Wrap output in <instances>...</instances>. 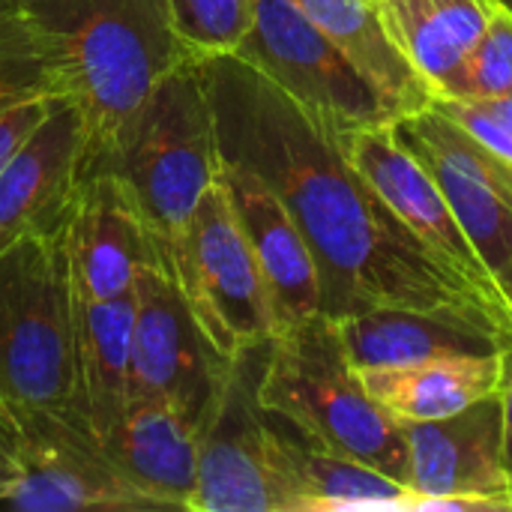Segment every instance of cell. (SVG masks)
Wrapping results in <instances>:
<instances>
[{
	"instance_id": "30",
	"label": "cell",
	"mask_w": 512,
	"mask_h": 512,
	"mask_svg": "<svg viewBox=\"0 0 512 512\" xmlns=\"http://www.w3.org/2000/svg\"><path fill=\"white\" fill-rule=\"evenodd\" d=\"M495 3H498V6H504L507 12H512V0H495Z\"/></svg>"
},
{
	"instance_id": "26",
	"label": "cell",
	"mask_w": 512,
	"mask_h": 512,
	"mask_svg": "<svg viewBox=\"0 0 512 512\" xmlns=\"http://www.w3.org/2000/svg\"><path fill=\"white\" fill-rule=\"evenodd\" d=\"M54 96L48 93H27L0 102V168L24 147V141L39 129V123L54 108Z\"/></svg>"
},
{
	"instance_id": "13",
	"label": "cell",
	"mask_w": 512,
	"mask_h": 512,
	"mask_svg": "<svg viewBox=\"0 0 512 512\" xmlns=\"http://www.w3.org/2000/svg\"><path fill=\"white\" fill-rule=\"evenodd\" d=\"M66 252L72 285L87 300L123 297L144 267H162L135 201L111 171L84 174L66 216Z\"/></svg>"
},
{
	"instance_id": "6",
	"label": "cell",
	"mask_w": 512,
	"mask_h": 512,
	"mask_svg": "<svg viewBox=\"0 0 512 512\" xmlns=\"http://www.w3.org/2000/svg\"><path fill=\"white\" fill-rule=\"evenodd\" d=\"M252 24L234 54L261 69L333 135L387 126L399 114L294 0H249Z\"/></svg>"
},
{
	"instance_id": "15",
	"label": "cell",
	"mask_w": 512,
	"mask_h": 512,
	"mask_svg": "<svg viewBox=\"0 0 512 512\" xmlns=\"http://www.w3.org/2000/svg\"><path fill=\"white\" fill-rule=\"evenodd\" d=\"M354 369L414 366L447 357H483L512 351V333L480 312L444 309H396L378 306L336 321Z\"/></svg>"
},
{
	"instance_id": "28",
	"label": "cell",
	"mask_w": 512,
	"mask_h": 512,
	"mask_svg": "<svg viewBox=\"0 0 512 512\" xmlns=\"http://www.w3.org/2000/svg\"><path fill=\"white\" fill-rule=\"evenodd\" d=\"M501 408H504V465L512 480V354L510 366H507V378L501 387Z\"/></svg>"
},
{
	"instance_id": "16",
	"label": "cell",
	"mask_w": 512,
	"mask_h": 512,
	"mask_svg": "<svg viewBox=\"0 0 512 512\" xmlns=\"http://www.w3.org/2000/svg\"><path fill=\"white\" fill-rule=\"evenodd\" d=\"M219 177L267 282L276 333L324 315L315 258L285 204L264 180L240 165H228L219 159Z\"/></svg>"
},
{
	"instance_id": "23",
	"label": "cell",
	"mask_w": 512,
	"mask_h": 512,
	"mask_svg": "<svg viewBox=\"0 0 512 512\" xmlns=\"http://www.w3.org/2000/svg\"><path fill=\"white\" fill-rule=\"evenodd\" d=\"M390 129L396 138L417 144V147L441 156L444 162H450L462 174H471L474 180L486 183L512 207V162L498 156L495 150H489L480 138H474L453 117H447L429 105V108H420L414 114L396 117L390 123Z\"/></svg>"
},
{
	"instance_id": "1",
	"label": "cell",
	"mask_w": 512,
	"mask_h": 512,
	"mask_svg": "<svg viewBox=\"0 0 512 512\" xmlns=\"http://www.w3.org/2000/svg\"><path fill=\"white\" fill-rule=\"evenodd\" d=\"M219 159L264 180L285 204L318 267L321 312L333 321L378 306H459L510 330L450 276L351 165L339 135L240 54L198 57Z\"/></svg>"
},
{
	"instance_id": "31",
	"label": "cell",
	"mask_w": 512,
	"mask_h": 512,
	"mask_svg": "<svg viewBox=\"0 0 512 512\" xmlns=\"http://www.w3.org/2000/svg\"><path fill=\"white\" fill-rule=\"evenodd\" d=\"M0 102H6V99H3V96H0Z\"/></svg>"
},
{
	"instance_id": "7",
	"label": "cell",
	"mask_w": 512,
	"mask_h": 512,
	"mask_svg": "<svg viewBox=\"0 0 512 512\" xmlns=\"http://www.w3.org/2000/svg\"><path fill=\"white\" fill-rule=\"evenodd\" d=\"M270 342H252L231 354L222 387L207 408L195 512H291L288 492L270 462L267 408L261 402Z\"/></svg>"
},
{
	"instance_id": "18",
	"label": "cell",
	"mask_w": 512,
	"mask_h": 512,
	"mask_svg": "<svg viewBox=\"0 0 512 512\" xmlns=\"http://www.w3.org/2000/svg\"><path fill=\"white\" fill-rule=\"evenodd\" d=\"M201 423L168 399H129L105 450L159 510H195Z\"/></svg>"
},
{
	"instance_id": "25",
	"label": "cell",
	"mask_w": 512,
	"mask_h": 512,
	"mask_svg": "<svg viewBox=\"0 0 512 512\" xmlns=\"http://www.w3.org/2000/svg\"><path fill=\"white\" fill-rule=\"evenodd\" d=\"M512 96V12L495 6L480 42L465 57L450 96L444 99H501Z\"/></svg>"
},
{
	"instance_id": "8",
	"label": "cell",
	"mask_w": 512,
	"mask_h": 512,
	"mask_svg": "<svg viewBox=\"0 0 512 512\" xmlns=\"http://www.w3.org/2000/svg\"><path fill=\"white\" fill-rule=\"evenodd\" d=\"M6 411L18 438L21 480L0 495L3 507L24 512L159 510L120 474L84 423L48 408L6 405Z\"/></svg>"
},
{
	"instance_id": "2",
	"label": "cell",
	"mask_w": 512,
	"mask_h": 512,
	"mask_svg": "<svg viewBox=\"0 0 512 512\" xmlns=\"http://www.w3.org/2000/svg\"><path fill=\"white\" fill-rule=\"evenodd\" d=\"M189 57L165 0H0V96L48 93L75 105L87 171Z\"/></svg>"
},
{
	"instance_id": "29",
	"label": "cell",
	"mask_w": 512,
	"mask_h": 512,
	"mask_svg": "<svg viewBox=\"0 0 512 512\" xmlns=\"http://www.w3.org/2000/svg\"><path fill=\"white\" fill-rule=\"evenodd\" d=\"M492 114H498L504 123H510L512 126V96H501V99H486L483 102Z\"/></svg>"
},
{
	"instance_id": "9",
	"label": "cell",
	"mask_w": 512,
	"mask_h": 512,
	"mask_svg": "<svg viewBox=\"0 0 512 512\" xmlns=\"http://www.w3.org/2000/svg\"><path fill=\"white\" fill-rule=\"evenodd\" d=\"M183 294L210 339L228 357L243 345L270 342L276 336L267 282L222 177L207 186L195 207Z\"/></svg>"
},
{
	"instance_id": "5",
	"label": "cell",
	"mask_w": 512,
	"mask_h": 512,
	"mask_svg": "<svg viewBox=\"0 0 512 512\" xmlns=\"http://www.w3.org/2000/svg\"><path fill=\"white\" fill-rule=\"evenodd\" d=\"M0 402L48 408L87 426L78 396L66 222L0 252Z\"/></svg>"
},
{
	"instance_id": "12",
	"label": "cell",
	"mask_w": 512,
	"mask_h": 512,
	"mask_svg": "<svg viewBox=\"0 0 512 512\" xmlns=\"http://www.w3.org/2000/svg\"><path fill=\"white\" fill-rule=\"evenodd\" d=\"M402 429L411 459V492L423 498H480L512 512L501 390L450 417L402 423Z\"/></svg>"
},
{
	"instance_id": "14",
	"label": "cell",
	"mask_w": 512,
	"mask_h": 512,
	"mask_svg": "<svg viewBox=\"0 0 512 512\" xmlns=\"http://www.w3.org/2000/svg\"><path fill=\"white\" fill-rule=\"evenodd\" d=\"M87 132L75 105L57 99L39 129L0 168V252L66 222L87 174Z\"/></svg>"
},
{
	"instance_id": "20",
	"label": "cell",
	"mask_w": 512,
	"mask_h": 512,
	"mask_svg": "<svg viewBox=\"0 0 512 512\" xmlns=\"http://www.w3.org/2000/svg\"><path fill=\"white\" fill-rule=\"evenodd\" d=\"M512 351L483 357H447L414 366L357 369L369 396L399 423L441 420L498 393Z\"/></svg>"
},
{
	"instance_id": "22",
	"label": "cell",
	"mask_w": 512,
	"mask_h": 512,
	"mask_svg": "<svg viewBox=\"0 0 512 512\" xmlns=\"http://www.w3.org/2000/svg\"><path fill=\"white\" fill-rule=\"evenodd\" d=\"M336 45L339 51L378 87L390 108L414 114L435 102L432 87L396 48L375 0H294Z\"/></svg>"
},
{
	"instance_id": "4",
	"label": "cell",
	"mask_w": 512,
	"mask_h": 512,
	"mask_svg": "<svg viewBox=\"0 0 512 512\" xmlns=\"http://www.w3.org/2000/svg\"><path fill=\"white\" fill-rule=\"evenodd\" d=\"M261 402L315 444L408 486L411 459L405 429L363 387L333 318L315 315L273 336Z\"/></svg>"
},
{
	"instance_id": "3",
	"label": "cell",
	"mask_w": 512,
	"mask_h": 512,
	"mask_svg": "<svg viewBox=\"0 0 512 512\" xmlns=\"http://www.w3.org/2000/svg\"><path fill=\"white\" fill-rule=\"evenodd\" d=\"M111 171L135 201L162 261L180 285L189 276V225L219 177L213 108L198 57L174 66L126 123L114 147L90 168Z\"/></svg>"
},
{
	"instance_id": "24",
	"label": "cell",
	"mask_w": 512,
	"mask_h": 512,
	"mask_svg": "<svg viewBox=\"0 0 512 512\" xmlns=\"http://www.w3.org/2000/svg\"><path fill=\"white\" fill-rule=\"evenodd\" d=\"M165 9L195 57L237 51L252 24L249 0H165Z\"/></svg>"
},
{
	"instance_id": "19",
	"label": "cell",
	"mask_w": 512,
	"mask_h": 512,
	"mask_svg": "<svg viewBox=\"0 0 512 512\" xmlns=\"http://www.w3.org/2000/svg\"><path fill=\"white\" fill-rule=\"evenodd\" d=\"M135 288L114 300L75 291V366L84 420L105 447L129 405Z\"/></svg>"
},
{
	"instance_id": "17",
	"label": "cell",
	"mask_w": 512,
	"mask_h": 512,
	"mask_svg": "<svg viewBox=\"0 0 512 512\" xmlns=\"http://www.w3.org/2000/svg\"><path fill=\"white\" fill-rule=\"evenodd\" d=\"M267 441L291 512H414L411 486L315 444L276 411H267Z\"/></svg>"
},
{
	"instance_id": "27",
	"label": "cell",
	"mask_w": 512,
	"mask_h": 512,
	"mask_svg": "<svg viewBox=\"0 0 512 512\" xmlns=\"http://www.w3.org/2000/svg\"><path fill=\"white\" fill-rule=\"evenodd\" d=\"M21 480V453H18V438L9 420L6 405L0 402V495L12 489Z\"/></svg>"
},
{
	"instance_id": "10",
	"label": "cell",
	"mask_w": 512,
	"mask_h": 512,
	"mask_svg": "<svg viewBox=\"0 0 512 512\" xmlns=\"http://www.w3.org/2000/svg\"><path fill=\"white\" fill-rule=\"evenodd\" d=\"M228 363L180 285L162 267H144L135 276L129 399H168L204 420Z\"/></svg>"
},
{
	"instance_id": "21",
	"label": "cell",
	"mask_w": 512,
	"mask_h": 512,
	"mask_svg": "<svg viewBox=\"0 0 512 512\" xmlns=\"http://www.w3.org/2000/svg\"><path fill=\"white\" fill-rule=\"evenodd\" d=\"M384 30L423 75L435 99L450 96V87L465 57L480 42L495 0H375Z\"/></svg>"
},
{
	"instance_id": "11",
	"label": "cell",
	"mask_w": 512,
	"mask_h": 512,
	"mask_svg": "<svg viewBox=\"0 0 512 512\" xmlns=\"http://www.w3.org/2000/svg\"><path fill=\"white\" fill-rule=\"evenodd\" d=\"M339 141L351 165L414 231V237L426 246V252L450 276H456L474 297H480L504 324L512 327V309L501 285L495 282V276L477 255L474 243L462 231L435 177L423 168V162L408 147L396 141L390 123L342 135Z\"/></svg>"
}]
</instances>
